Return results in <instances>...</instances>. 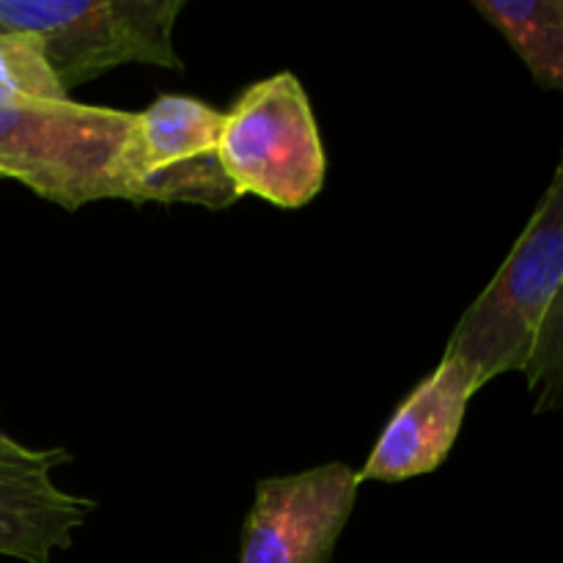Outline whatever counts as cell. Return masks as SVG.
<instances>
[{
	"instance_id": "cell-1",
	"label": "cell",
	"mask_w": 563,
	"mask_h": 563,
	"mask_svg": "<svg viewBox=\"0 0 563 563\" xmlns=\"http://www.w3.org/2000/svg\"><path fill=\"white\" fill-rule=\"evenodd\" d=\"M135 110L80 104L31 36H0V176L75 209L108 201V174Z\"/></svg>"
},
{
	"instance_id": "cell-2",
	"label": "cell",
	"mask_w": 563,
	"mask_h": 563,
	"mask_svg": "<svg viewBox=\"0 0 563 563\" xmlns=\"http://www.w3.org/2000/svg\"><path fill=\"white\" fill-rule=\"evenodd\" d=\"M563 289V152L531 220L482 295L451 333L445 355L460 357L484 385L522 374L550 306Z\"/></svg>"
},
{
	"instance_id": "cell-3",
	"label": "cell",
	"mask_w": 563,
	"mask_h": 563,
	"mask_svg": "<svg viewBox=\"0 0 563 563\" xmlns=\"http://www.w3.org/2000/svg\"><path fill=\"white\" fill-rule=\"evenodd\" d=\"M185 0H0V36H31L66 91L126 64L181 71Z\"/></svg>"
},
{
	"instance_id": "cell-4",
	"label": "cell",
	"mask_w": 563,
	"mask_h": 563,
	"mask_svg": "<svg viewBox=\"0 0 563 563\" xmlns=\"http://www.w3.org/2000/svg\"><path fill=\"white\" fill-rule=\"evenodd\" d=\"M220 163L240 198L300 209L322 192L328 154L311 99L291 71L253 82L223 110Z\"/></svg>"
},
{
	"instance_id": "cell-5",
	"label": "cell",
	"mask_w": 563,
	"mask_h": 563,
	"mask_svg": "<svg viewBox=\"0 0 563 563\" xmlns=\"http://www.w3.org/2000/svg\"><path fill=\"white\" fill-rule=\"evenodd\" d=\"M223 110L196 97L159 93L135 110L108 174V196L130 203H192L225 209L240 201L220 163Z\"/></svg>"
},
{
	"instance_id": "cell-6",
	"label": "cell",
	"mask_w": 563,
	"mask_h": 563,
	"mask_svg": "<svg viewBox=\"0 0 563 563\" xmlns=\"http://www.w3.org/2000/svg\"><path fill=\"white\" fill-rule=\"evenodd\" d=\"M361 478L346 462L262 478L242 526L240 563H330Z\"/></svg>"
},
{
	"instance_id": "cell-7",
	"label": "cell",
	"mask_w": 563,
	"mask_h": 563,
	"mask_svg": "<svg viewBox=\"0 0 563 563\" xmlns=\"http://www.w3.org/2000/svg\"><path fill=\"white\" fill-rule=\"evenodd\" d=\"M478 390L482 383L471 366L460 357L443 355L388 418L372 454L357 471L361 484H399L440 471L456 445L467 405Z\"/></svg>"
},
{
	"instance_id": "cell-8",
	"label": "cell",
	"mask_w": 563,
	"mask_h": 563,
	"mask_svg": "<svg viewBox=\"0 0 563 563\" xmlns=\"http://www.w3.org/2000/svg\"><path fill=\"white\" fill-rule=\"evenodd\" d=\"M66 462L64 449L0 451V555L53 563V553L71 548L77 528L97 511V500L53 482V471Z\"/></svg>"
},
{
	"instance_id": "cell-9",
	"label": "cell",
	"mask_w": 563,
	"mask_h": 563,
	"mask_svg": "<svg viewBox=\"0 0 563 563\" xmlns=\"http://www.w3.org/2000/svg\"><path fill=\"white\" fill-rule=\"evenodd\" d=\"M544 91H563V0H473Z\"/></svg>"
},
{
	"instance_id": "cell-10",
	"label": "cell",
	"mask_w": 563,
	"mask_h": 563,
	"mask_svg": "<svg viewBox=\"0 0 563 563\" xmlns=\"http://www.w3.org/2000/svg\"><path fill=\"white\" fill-rule=\"evenodd\" d=\"M522 374L533 396V412L563 410V289L539 328Z\"/></svg>"
},
{
	"instance_id": "cell-11",
	"label": "cell",
	"mask_w": 563,
	"mask_h": 563,
	"mask_svg": "<svg viewBox=\"0 0 563 563\" xmlns=\"http://www.w3.org/2000/svg\"><path fill=\"white\" fill-rule=\"evenodd\" d=\"M22 443H16L14 438H9V434L3 432V429H0V451H14V449H20Z\"/></svg>"
},
{
	"instance_id": "cell-12",
	"label": "cell",
	"mask_w": 563,
	"mask_h": 563,
	"mask_svg": "<svg viewBox=\"0 0 563 563\" xmlns=\"http://www.w3.org/2000/svg\"><path fill=\"white\" fill-rule=\"evenodd\" d=\"M0 179H3V176H0Z\"/></svg>"
}]
</instances>
